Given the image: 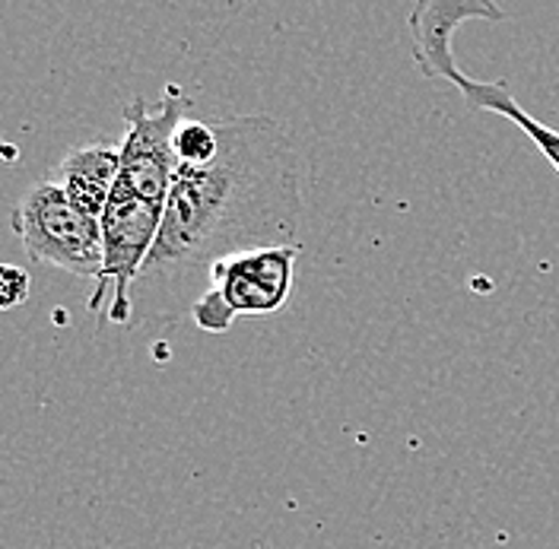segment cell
Instances as JSON below:
<instances>
[{
    "label": "cell",
    "instance_id": "6da1fadb",
    "mask_svg": "<svg viewBox=\"0 0 559 549\" xmlns=\"http://www.w3.org/2000/svg\"><path fill=\"white\" fill-rule=\"evenodd\" d=\"M216 159L175 172L159 239L134 283V309L146 318L191 314L226 258L299 244L302 159L283 124L271 115H233L216 118Z\"/></svg>",
    "mask_w": 559,
    "mask_h": 549
},
{
    "label": "cell",
    "instance_id": "7a4b0ae2",
    "mask_svg": "<svg viewBox=\"0 0 559 549\" xmlns=\"http://www.w3.org/2000/svg\"><path fill=\"white\" fill-rule=\"evenodd\" d=\"M166 206L143 201L138 191L118 178L111 201L103 213V271L96 276V293L90 309L111 324H131L134 283L159 239Z\"/></svg>",
    "mask_w": 559,
    "mask_h": 549
},
{
    "label": "cell",
    "instance_id": "3957f363",
    "mask_svg": "<svg viewBox=\"0 0 559 549\" xmlns=\"http://www.w3.org/2000/svg\"><path fill=\"white\" fill-rule=\"evenodd\" d=\"M10 223L38 264L93 279L103 271V223L83 213L48 178L35 181L20 198Z\"/></svg>",
    "mask_w": 559,
    "mask_h": 549
},
{
    "label": "cell",
    "instance_id": "277c9868",
    "mask_svg": "<svg viewBox=\"0 0 559 549\" xmlns=\"http://www.w3.org/2000/svg\"><path fill=\"white\" fill-rule=\"evenodd\" d=\"M296 248H261L219 261L210 271L207 293L194 302L191 321L207 334H226L242 314H277L286 309L296 279Z\"/></svg>",
    "mask_w": 559,
    "mask_h": 549
},
{
    "label": "cell",
    "instance_id": "5b68a950",
    "mask_svg": "<svg viewBox=\"0 0 559 549\" xmlns=\"http://www.w3.org/2000/svg\"><path fill=\"white\" fill-rule=\"evenodd\" d=\"M188 99L181 89L169 86L166 99L153 105L134 99L124 108V140H121V181H128L143 201L166 206L173 191L178 159H175V131L185 121Z\"/></svg>",
    "mask_w": 559,
    "mask_h": 549
},
{
    "label": "cell",
    "instance_id": "8992f818",
    "mask_svg": "<svg viewBox=\"0 0 559 549\" xmlns=\"http://www.w3.org/2000/svg\"><path fill=\"white\" fill-rule=\"evenodd\" d=\"M467 20H492L502 23L506 10L492 0H417L407 13V35H411V55L423 76L445 80L454 89L464 83V73L457 70L452 51L454 33Z\"/></svg>",
    "mask_w": 559,
    "mask_h": 549
},
{
    "label": "cell",
    "instance_id": "52a82bcc",
    "mask_svg": "<svg viewBox=\"0 0 559 549\" xmlns=\"http://www.w3.org/2000/svg\"><path fill=\"white\" fill-rule=\"evenodd\" d=\"M45 178L58 184L83 213L103 219L111 191L121 178V143L96 140V143L70 146Z\"/></svg>",
    "mask_w": 559,
    "mask_h": 549
},
{
    "label": "cell",
    "instance_id": "ba28073f",
    "mask_svg": "<svg viewBox=\"0 0 559 549\" xmlns=\"http://www.w3.org/2000/svg\"><path fill=\"white\" fill-rule=\"evenodd\" d=\"M457 93L464 96V103L471 105V108L502 115V118H509L515 128H522L524 134L537 143V150L544 153V159L559 172V131L557 128H547V124L537 121V118H531L522 105L515 103V96L509 93L506 83H480V80L464 76V83L457 86Z\"/></svg>",
    "mask_w": 559,
    "mask_h": 549
},
{
    "label": "cell",
    "instance_id": "9c48e42d",
    "mask_svg": "<svg viewBox=\"0 0 559 549\" xmlns=\"http://www.w3.org/2000/svg\"><path fill=\"white\" fill-rule=\"evenodd\" d=\"M175 159L178 166H188V169H201L216 159L219 153V128H216V118L213 121H201V118H185L175 131Z\"/></svg>",
    "mask_w": 559,
    "mask_h": 549
},
{
    "label": "cell",
    "instance_id": "30bf717a",
    "mask_svg": "<svg viewBox=\"0 0 559 549\" xmlns=\"http://www.w3.org/2000/svg\"><path fill=\"white\" fill-rule=\"evenodd\" d=\"M29 296V274L23 267H0V302L3 309H16Z\"/></svg>",
    "mask_w": 559,
    "mask_h": 549
}]
</instances>
